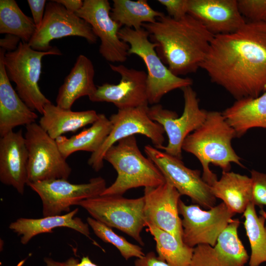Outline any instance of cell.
<instances>
[{"instance_id": "cell-1", "label": "cell", "mask_w": 266, "mask_h": 266, "mask_svg": "<svg viewBox=\"0 0 266 266\" xmlns=\"http://www.w3.org/2000/svg\"><path fill=\"white\" fill-rule=\"evenodd\" d=\"M200 68L236 100L266 92V22L215 35Z\"/></svg>"}, {"instance_id": "cell-2", "label": "cell", "mask_w": 266, "mask_h": 266, "mask_svg": "<svg viewBox=\"0 0 266 266\" xmlns=\"http://www.w3.org/2000/svg\"><path fill=\"white\" fill-rule=\"evenodd\" d=\"M150 40L164 64L174 75L196 72L208 51L214 35L187 14L179 20L164 14L153 23H145Z\"/></svg>"}, {"instance_id": "cell-3", "label": "cell", "mask_w": 266, "mask_h": 266, "mask_svg": "<svg viewBox=\"0 0 266 266\" xmlns=\"http://www.w3.org/2000/svg\"><path fill=\"white\" fill-rule=\"evenodd\" d=\"M235 137V132L222 112L210 111H207L203 124L184 140L182 150L198 159L202 167V177L210 186L218 180L210 169V164L219 167L223 171H229L232 163L244 167L232 145Z\"/></svg>"}, {"instance_id": "cell-4", "label": "cell", "mask_w": 266, "mask_h": 266, "mask_svg": "<svg viewBox=\"0 0 266 266\" xmlns=\"http://www.w3.org/2000/svg\"><path fill=\"white\" fill-rule=\"evenodd\" d=\"M104 160L117 172L115 181L100 195L123 196L140 187H156L166 181L158 167L140 151L134 135L123 138L106 151Z\"/></svg>"}, {"instance_id": "cell-5", "label": "cell", "mask_w": 266, "mask_h": 266, "mask_svg": "<svg viewBox=\"0 0 266 266\" xmlns=\"http://www.w3.org/2000/svg\"><path fill=\"white\" fill-rule=\"evenodd\" d=\"M118 35L129 45V55L138 56L146 66L149 104H158L169 92L192 85V79L174 75L164 64L156 52V44L150 40L144 29L136 30L124 27L119 30Z\"/></svg>"}, {"instance_id": "cell-6", "label": "cell", "mask_w": 266, "mask_h": 266, "mask_svg": "<svg viewBox=\"0 0 266 266\" xmlns=\"http://www.w3.org/2000/svg\"><path fill=\"white\" fill-rule=\"evenodd\" d=\"M61 54L56 47L47 51H39L33 49L28 43L20 41L15 50L5 52L3 55L4 67L9 80L15 83L17 94L33 111L42 114L44 106L51 102L38 86L42 59L46 55Z\"/></svg>"}, {"instance_id": "cell-7", "label": "cell", "mask_w": 266, "mask_h": 266, "mask_svg": "<svg viewBox=\"0 0 266 266\" xmlns=\"http://www.w3.org/2000/svg\"><path fill=\"white\" fill-rule=\"evenodd\" d=\"M77 205L95 220L122 231L144 245L141 236L146 226L143 196L128 199L119 195H100L84 200Z\"/></svg>"}, {"instance_id": "cell-8", "label": "cell", "mask_w": 266, "mask_h": 266, "mask_svg": "<svg viewBox=\"0 0 266 266\" xmlns=\"http://www.w3.org/2000/svg\"><path fill=\"white\" fill-rule=\"evenodd\" d=\"M181 90L184 105L180 117L176 112L165 109L160 104L148 107L147 110L149 117L163 127L168 137L167 144L158 149L180 160L184 140L203 124L207 114L206 110L200 107L197 93L191 86Z\"/></svg>"}, {"instance_id": "cell-9", "label": "cell", "mask_w": 266, "mask_h": 266, "mask_svg": "<svg viewBox=\"0 0 266 266\" xmlns=\"http://www.w3.org/2000/svg\"><path fill=\"white\" fill-rule=\"evenodd\" d=\"M28 152V183L56 179L67 180L71 168L61 152L56 139L37 123L26 126Z\"/></svg>"}, {"instance_id": "cell-10", "label": "cell", "mask_w": 266, "mask_h": 266, "mask_svg": "<svg viewBox=\"0 0 266 266\" xmlns=\"http://www.w3.org/2000/svg\"><path fill=\"white\" fill-rule=\"evenodd\" d=\"M148 108V106L118 109L116 113L111 115L110 133L100 147L92 153L88 160V164L95 171L103 167L104 157L109 148L123 138L140 134L150 139L155 148L163 146L164 128L149 117Z\"/></svg>"}, {"instance_id": "cell-11", "label": "cell", "mask_w": 266, "mask_h": 266, "mask_svg": "<svg viewBox=\"0 0 266 266\" xmlns=\"http://www.w3.org/2000/svg\"><path fill=\"white\" fill-rule=\"evenodd\" d=\"M144 152L160 169L166 181L181 196L189 197L192 202L206 209L215 205L216 198L210 186L200 176V171L187 167L182 161L164 151L146 145Z\"/></svg>"}, {"instance_id": "cell-12", "label": "cell", "mask_w": 266, "mask_h": 266, "mask_svg": "<svg viewBox=\"0 0 266 266\" xmlns=\"http://www.w3.org/2000/svg\"><path fill=\"white\" fill-rule=\"evenodd\" d=\"M178 210L182 216L183 242L192 248L199 244L215 246L235 214L223 202L206 210L198 204L187 205L180 200Z\"/></svg>"}, {"instance_id": "cell-13", "label": "cell", "mask_w": 266, "mask_h": 266, "mask_svg": "<svg viewBox=\"0 0 266 266\" xmlns=\"http://www.w3.org/2000/svg\"><path fill=\"white\" fill-rule=\"evenodd\" d=\"M27 185L40 197L43 217L68 213L71 206L77 205L84 200L100 196L107 188L105 180L100 176L82 184L56 179L29 183Z\"/></svg>"}, {"instance_id": "cell-14", "label": "cell", "mask_w": 266, "mask_h": 266, "mask_svg": "<svg viewBox=\"0 0 266 266\" xmlns=\"http://www.w3.org/2000/svg\"><path fill=\"white\" fill-rule=\"evenodd\" d=\"M69 36L84 38L90 43H96L98 38L87 22L52 0L46 3L42 23L28 44L34 50L47 51L53 47L50 45L52 40Z\"/></svg>"}, {"instance_id": "cell-15", "label": "cell", "mask_w": 266, "mask_h": 266, "mask_svg": "<svg viewBox=\"0 0 266 266\" xmlns=\"http://www.w3.org/2000/svg\"><path fill=\"white\" fill-rule=\"evenodd\" d=\"M111 8L107 0H85L75 14L90 25L100 38L102 57L111 63H123L127 59L130 47L119 36L122 26L111 18Z\"/></svg>"}, {"instance_id": "cell-16", "label": "cell", "mask_w": 266, "mask_h": 266, "mask_svg": "<svg viewBox=\"0 0 266 266\" xmlns=\"http://www.w3.org/2000/svg\"><path fill=\"white\" fill-rule=\"evenodd\" d=\"M109 66L120 74L119 83L97 86L96 91L89 97V100L93 102L112 103L118 109L148 106L147 73L123 65L110 64Z\"/></svg>"}, {"instance_id": "cell-17", "label": "cell", "mask_w": 266, "mask_h": 266, "mask_svg": "<svg viewBox=\"0 0 266 266\" xmlns=\"http://www.w3.org/2000/svg\"><path fill=\"white\" fill-rule=\"evenodd\" d=\"M143 196L146 223L169 233L183 242L182 221L178 210L181 195L178 191L166 181L156 187L144 188Z\"/></svg>"}, {"instance_id": "cell-18", "label": "cell", "mask_w": 266, "mask_h": 266, "mask_svg": "<svg viewBox=\"0 0 266 266\" xmlns=\"http://www.w3.org/2000/svg\"><path fill=\"white\" fill-rule=\"evenodd\" d=\"M238 219H233L219 236L216 244L194 248L189 266H245L249 256L238 234Z\"/></svg>"}, {"instance_id": "cell-19", "label": "cell", "mask_w": 266, "mask_h": 266, "mask_svg": "<svg viewBox=\"0 0 266 266\" xmlns=\"http://www.w3.org/2000/svg\"><path fill=\"white\" fill-rule=\"evenodd\" d=\"M188 14L214 35L234 32L246 22L237 0H188Z\"/></svg>"}, {"instance_id": "cell-20", "label": "cell", "mask_w": 266, "mask_h": 266, "mask_svg": "<svg viewBox=\"0 0 266 266\" xmlns=\"http://www.w3.org/2000/svg\"><path fill=\"white\" fill-rule=\"evenodd\" d=\"M28 152L22 130L0 138V181L23 195L28 182Z\"/></svg>"}, {"instance_id": "cell-21", "label": "cell", "mask_w": 266, "mask_h": 266, "mask_svg": "<svg viewBox=\"0 0 266 266\" xmlns=\"http://www.w3.org/2000/svg\"><path fill=\"white\" fill-rule=\"evenodd\" d=\"M5 51L0 49V136L15 127L35 123L38 116L20 98L13 88L6 74L3 61Z\"/></svg>"}, {"instance_id": "cell-22", "label": "cell", "mask_w": 266, "mask_h": 266, "mask_svg": "<svg viewBox=\"0 0 266 266\" xmlns=\"http://www.w3.org/2000/svg\"><path fill=\"white\" fill-rule=\"evenodd\" d=\"M78 210V208H75L63 215L38 219L20 218L11 223L9 228L20 236V242L24 245L27 244L36 235L52 233L53 230L57 228L66 227L84 235L100 247L91 238L88 224L85 223L80 218L75 217Z\"/></svg>"}, {"instance_id": "cell-23", "label": "cell", "mask_w": 266, "mask_h": 266, "mask_svg": "<svg viewBox=\"0 0 266 266\" xmlns=\"http://www.w3.org/2000/svg\"><path fill=\"white\" fill-rule=\"evenodd\" d=\"M94 76L95 69L92 61L84 55H79L59 89L56 105L64 109H71L77 100L92 95L97 89Z\"/></svg>"}, {"instance_id": "cell-24", "label": "cell", "mask_w": 266, "mask_h": 266, "mask_svg": "<svg viewBox=\"0 0 266 266\" xmlns=\"http://www.w3.org/2000/svg\"><path fill=\"white\" fill-rule=\"evenodd\" d=\"M99 114L94 110L74 111L51 102L44 106L38 124L50 137L56 139L65 133H75L92 124L98 119Z\"/></svg>"}, {"instance_id": "cell-25", "label": "cell", "mask_w": 266, "mask_h": 266, "mask_svg": "<svg viewBox=\"0 0 266 266\" xmlns=\"http://www.w3.org/2000/svg\"><path fill=\"white\" fill-rule=\"evenodd\" d=\"M222 114L236 137L253 128L266 129V92L256 98L236 100Z\"/></svg>"}, {"instance_id": "cell-26", "label": "cell", "mask_w": 266, "mask_h": 266, "mask_svg": "<svg viewBox=\"0 0 266 266\" xmlns=\"http://www.w3.org/2000/svg\"><path fill=\"white\" fill-rule=\"evenodd\" d=\"M210 188L214 196L221 200L234 214L243 213L252 202V181L247 175L223 171L220 179L215 181Z\"/></svg>"}, {"instance_id": "cell-27", "label": "cell", "mask_w": 266, "mask_h": 266, "mask_svg": "<svg viewBox=\"0 0 266 266\" xmlns=\"http://www.w3.org/2000/svg\"><path fill=\"white\" fill-rule=\"evenodd\" d=\"M111 129L109 119L104 114H99L98 119L88 128L69 138L61 136L56 139V141L66 159L79 151L93 153L102 145Z\"/></svg>"}, {"instance_id": "cell-28", "label": "cell", "mask_w": 266, "mask_h": 266, "mask_svg": "<svg viewBox=\"0 0 266 266\" xmlns=\"http://www.w3.org/2000/svg\"><path fill=\"white\" fill-rule=\"evenodd\" d=\"M110 16L121 26L139 30L165 14L153 9L146 0H113Z\"/></svg>"}, {"instance_id": "cell-29", "label": "cell", "mask_w": 266, "mask_h": 266, "mask_svg": "<svg viewBox=\"0 0 266 266\" xmlns=\"http://www.w3.org/2000/svg\"><path fill=\"white\" fill-rule=\"evenodd\" d=\"M145 227L156 242L158 257L169 266H189L194 248L178 241L173 235L146 223Z\"/></svg>"}, {"instance_id": "cell-30", "label": "cell", "mask_w": 266, "mask_h": 266, "mask_svg": "<svg viewBox=\"0 0 266 266\" xmlns=\"http://www.w3.org/2000/svg\"><path fill=\"white\" fill-rule=\"evenodd\" d=\"M243 216L251 249L248 266H260L266 263V218L261 214H257L252 202L248 204Z\"/></svg>"}, {"instance_id": "cell-31", "label": "cell", "mask_w": 266, "mask_h": 266, "mask_svg": "<svg viewBox=\"0 0 266 266\" xmlns=\"http://www.w3.org/2000/svg\"><path fill=\"white\" fill-rule=\"evenodd\" d=\"M36 29L33 18L24 13L15 0H0L1 34H13L28 43Z\"/></svg>"}, {"instance_id": "cell-32", "label": "cell", "mask_w": 266, "mask_h": 266, "mask_svg": "<svg viewBox=\"0 0 266 266\" xmlns=\"http://www.w3.org/2000/svg\"><path fill=\"white\" fill-rule=\"evenodd\" d=\"M87 222L97 236L103 241L114 245L126 260L133 257L141 258L145 255L141 247L129 242L124 237L116 233L111 228L91 217L87 218Z\"/></svg>"}, {"instance_id": "cell-33", "label": "cell", "mask_w": 266, "mask_h": 266, "mask_svg": "<svg viewBox=\"0 0 266 266\" xmlns=\"http://www.w3.org/2000/svg\"><path fill=\"white\" fill-rule=\"evenodd\" d=\"M242 15L252 22H266V0H238Z\"/></svg>"}, {"instance_id": "cell-34", "label": "cell", "mask_w": 266, "mask_h": 266, "mask_svg": "<svg viewBox=\"0 0 266 266\" xmlns=\"http://www.w3.org/2000/svg\"><path fill=\"white\" fill-rule=\"evenodd\" d=\"M252 181V202L263 209L266 206V173L253 169L250 172Z\"/></svg>"}, {"instance_id": "cell-35", "label": "cell", "mask_w": 266, "mask_h": 266, "mask_svg": "<svg viewBox=\"0 0 266 266\" xmlns=\"http://www.w3.org/2000/svg\"><path fill=\"white\" fill-rule=\"evenodd\" d=\"M166 7L168 16L179 20L188 14V0H158Z\"/></svg>"}, {"instance_id": "cell-36", "label": "cell", "mask_w": 266, "mask_h": 266, "mask_svg": "<svg viewBox=\"0 0 266 266\" xmlns=\"http://www.w3.org/2000/svg\"><path fill=\"white\" fill-rule=\"evenodd\" d=\"M45 266H98L88 256H84L79 262L77 259L70 257L64 262L55 261L49 257L44 259Z\"/></svg>"}, {"instance_id": "cell-37", "label": "cell", "mask_w": 266, "mask_h": 266, "mask_svg": "<svg viewBox=\"0 0 266 266\" xmlns=\"http://www.w3.org/2000/svg\"><path fill=\"white\" fill-rule=\"evenodd\" d=\"M27 2L31 9L33 19L37 29L40 26L43 20L46 0H28Z\"/></svg>"}, {"instance_id": "cell-38", "label": "cell", "mask_w": 266, "mask_h": 266, "mask_svg": "<svg viewBox=\"0 0 266 266\" xmlns=\"http://www.w3.org/2000/svg\"><path fill=\"white\" fill-rule=\"evenodd\" d=\"M134 264V266H169L152 251L148 252L141 258H136Z\"/></svg>"}, {"instance_id": "cell-39", "label": "cell", "mask_w": 266, "mask_h": 266, "mask_svg": "<svg viewBox=\"0 0 266 266\" xmlns=\"http://www.w3.org/2000/svg\"><path fill=\"white\" fill-rule=\"evenodd\" d=\"M20 39L19 37L14 35L6 34L3 38L0 39V46L1 48L5 51H13L18 48Z\"/></svg>"}, {"instance_id": "cell-40", "label": "cell", "mask_w": 266, "mask_h": 266, "mask_svg": "<svg viewBox=\"0 0 266 266\" xmlns=\"http://www.w3.org/2000/svg\"><path fill=\"white\" fill-rule=\"evenodd\" d=\"M55 1L63 5L69 11L76 13L83 6V1L81 0H55Z\"/></svg>"}, {"instance_id": "cell-41", "label": "cell", "mask_w": 266, "mask_h": 266, "mask_svg": "<svg viewBox=\"0 0 266 266\" xmlns=\"http://www.w3.org/2000/svg\"><path fill=\"white\" fill-rule=\"evenodd\" d=\"M260 214L264 216L265 218H266V212L263 209H261L260 211Z\"/></svg>"}]
</instances>
